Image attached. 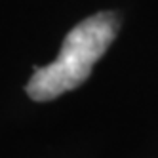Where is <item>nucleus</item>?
<instances>
[{
	"label": "nucleus",
	"mask_w": 158,
	"mask_h": 158,
	"mask_svg": "<svg viewBox=\"0 0 158 158\" xmlns=\"http://www.w3.org/2000/svg\"><path fill=\"white\" fill-rule=\"evenodd\" d=\"M116 31L118 17L112 12H99L80 21L67 32L57 59L35 67L25 88L27 95L32 101H52L86 82L94 65L116 38Z\"/></svg>",
	"instance_id": "obj_1"
}]
</instances>
